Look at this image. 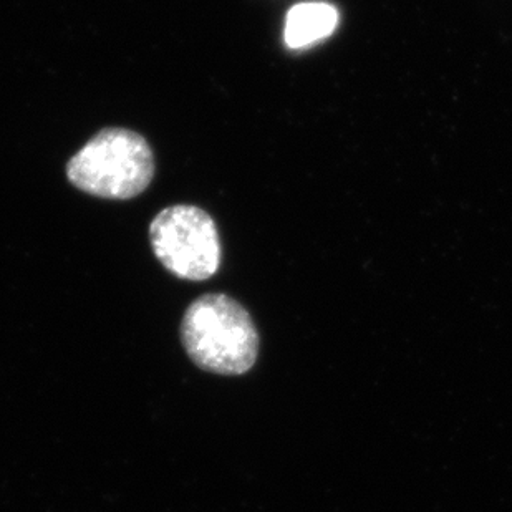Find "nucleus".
Wrapping results in <instances>:
<instances>
[{"instance_id":"1","label":"nucleus","mask_w":512,"mask_h":512,"mask_svg":"<svg viewBox=\"0 0 512 512\" xmlns=\"http://www.w3.org/2000/svg\"><path fill=\"white\" fill-rule=\"evenodd\" d=\"M181 339L199 368L228 377L249 372L259 353V335L251 315L224 294L203 295L189 305Z\"/></svg>"},{"instance_id":"2","label":"nucleus","mask_w":512,"mask_h":512,"mask_svg":"<svg viewBox=\"0 0 512 512\" xmlns=\"http://www.w3.org/2000/svg\"><path fill=\"white\" fill-rule=\"evenodd\" d=\"M67 176L75 188L98 198H136L153 181L155 155L140 133L105 128L68 161Z\"/></svg>"},{"instance_id":"4","label":"nucleus","mask_w":512,"mask_h":512,"mask_svg":"<svg viewBox=\"0 0 512 512\" xmlns=\"http://www.w3.org/2000/svg\"><path fill=\"white\" fill-rule=\"evenodd\" d=\"M339 14L329 4L310 2L292 7L285 20V44L290 49H304L325 39L337 27Z\"/></svg>"},{"instance_id":"3","label":"nucleus","mask_w":512,"mask_h":512,"mask_svg":"<svg viewBox=\"0 0 512 512\" xmlns=\"http://www.w3.org/2000/svg\"><path fill=\"white\" fill-rule=\"evenodd\" d=\"M158 261L174 276L206 281L221 264V241L213 218L204 209L178 204L161 211L150 226Z\"/></svg>"}]
</instances>
